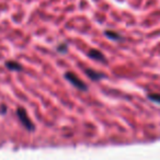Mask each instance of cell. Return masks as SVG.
<instances>
[{
	"label": "cell",
	"mask_w": 160,
	"mask_h": 160,
	"mask_svg": "<svg viewBox=\"0 0 160 160\" xmlns=\"http://www.w3.org/2000/svg\"><path fill=\"white\" fill-rule=\"evenodd\" d=\"M148 98L150 99L152 102H156V103H158V104H160V94H155V93L149 94Z\"/></svg>",
	"instance_id": "cell-7"
},
{
	"label": "cell",
	"mask_w": 160,
	"mask_h": 160,
	"mask_svg": "<svg viewBox=\"0 0 160 160\" xmlns=\"http://www.w3.org/2000/svg\"><path fill=\"white\" fill-rule=\"evenodd\" d=\"M86 72H87L88 77L91 78L92 80H99L100 78H102V75H100L99 72H96L94 70H90V69H87V70H86Z\"/></svg>",
	"instance_id": "cell-5"
},
{
	"label": "cell",
	"mask_w": 160,
	"mask_h": 160,
	"mask_svg": "<svg viewBox=\"0 0 160 160\" xmlns=\"http://www.w3.org/2000/svg\"><path fill=\"white\" fill-rule=\"evenodd\" d=\"M17 114H18L19 118H20V121H21V123L23 124V126H24L27 129H29V131H33V129H34L33 123H32L31 120L28 118L27 112H25L22 108H19L18 111H17Z\"/></svg>",
	"instance_id": "cell-2"
},
{
	"label": "cell",
	"mask_w": 160,
	"mask_h": 160,
	"mask_svg": "<svg viewBox=\"0 0 160 160\" xmlns=\"http://www.w3.org/2000/svg\"><path fill=\"white\" fill-rule=\"evenodd\" d=\"M58 51H59V52H62V53H65V52L67 51V45H66V44H62V45H60V46L58 47Z\"/></svg>",
	"instance_id": "cell-8"
},
{
	"label": "cell",
	"mask_w": 160,
	"mask_h": 160,
	"mask_svg": "<svg viewBox=\"0 0 160 160\" xmlns=\"http://www.w3.org/2000/svg\"><path fill=\"white\" fill-rule=\"evenodd\" d=\"M89 57L92 58V59H96V60H99V62H104L105 58H104V55L101 53L100 51H97V49H91L89 52Z\"/></svg>",
	"instance_id": "cell-3"
},
{
	"label": "cell",
	"mask_w": 160,
	"mask_h": 160,
	"mask_svg": "<svg viewBox=\"0 0 160 160\" xmlns=\"http://www.w3.org/2000/svg\"><path fill=\"white\" fill-rule=\"evenodd\" d=\"M65 77H66V79L68 80L69 82H70L71 85L73 86V87L77 88V89L83 90V91H86V90L88 89V87L85 85V82H83L82 80H80L79 78H78L77 76L75 75V73H72V72H67Z\"/></svg>",
	"instance_id": "cell-1"
},
{
	"label": "cell",
	"mask_w": 160,
	"mask_h": 160,
	"mask_svg": "<svg viewBox=\"0 0 160 160\" xmlns=\"http://www.w3.org/2000/svg\"><path fill=\"white\" fill-rule=\"evenodd\" d=\"M6 66H7V68H9L10 70H13V71L21 70V69H22L21 65L17 62H6Z\"/></svg>",
	"instance_id": "cell-4"
},
{
	"label": "cell",
	"mask_w": 160,
	"mask_h": 160,
	"mask_svg": "<svg viewBox=\"0 0 160 160\" xmlns=\"http://www.w3.org/2000/svg\"><path fill=\"white\" fill-rule=\"evenodd\" d=\"M105 35H107L109 38H111V40H113V41H118V40H121V38H122L118 33H115V32H112V31H105Z\"/></svg>",
	"instance_id": "cell-6"
}]
</instances>
